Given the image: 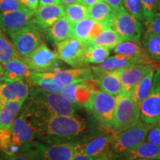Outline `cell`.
Here are the masks:
<instances>
[{"label":"cell","instance_id":"6da1fadb","mask_svg":"<svg viewBox=\"0 0 160 160\" xmlns=\"http://www.w3.org/2000/svg\"><path fill=\"white\" fill-rule=\"evenodd\" d=\"M32 122L37 128V135L49 144L79 141L77 139L87 128L85 119L76 114L53 116Z\"/></svg>","mask_w":160,"mask_h":160},{"label":"cell","instance_id":"7a4b0ae2","mask_svg":"<svg viewBox=\"0 0 160 160\" xmlns=\"http://www.w3.org/2000/svg\"><path fill=\"white\" fill-rule=\"evenodd\" d=\"M28 99L29 103L25 111L32 121H39L53 116L76 114L77 105L71 103L62 93L37 88Z\"/></svg>","mask_w":160,"mask_h":160},{"label":"cell","instance_id":"3957f363","mask_svg":"<svg viewBox=\"0 0 160 160\" xmlns=\"http://www.w3.org/2000/svg\"><path fill=\"white\" fill-rule=\"evenodd\" d=\"M152 125L139 120L131 127L113 132V139L108 154L110 159L114 160L119 156L145 140L148 131Z\"/></svg>","mask_w":160,"mask_h":160},{"label":"cell","instance_id":"277c9868","mask_svg":"<svg viewBox=\"0 0 160 160\" xmlns=\"http://www.w3.org/2000/svg\"><path fill=\"white\" fill-rule=\"evenodd\" d=\"M139 120H141L139 107L136 103L132 93L122 92L117 96V104L110 131H122L135 125Z\"/></svg>","mask_w":160,"mask_h":160},{"label":"cell","instance_id":"5b68a950","mask_svg":"<svg viewBox=\"0 0 160 160\" xmlns=\"http://www.w3.org/2000/svg\"><path fill=\"white\" fill-rule=\"evenodd\" d=\"M108 27L114 30L123 40L141 43L143 25L126 11L124 6L117 11L112 10Z\"/></svg>","mask_w":160,"mask_h":160},{"label":"cell","instance_id":"8992f818","mask_svg":"<svg viewBox=\"0 0 160 160\" xmlns=\"http://www.w3.org/2000/svg\"><path fill=\"white\" fill-rule=\"evenodd\" d=\"M117 104V97L99 90H93L84 107L91 112L99 122L111 130L113 113Z\"/></svg>","mask_w":160,"mask_h":160},{"label":"cell","instance_id":"52a82bcc","mask_svg":"<svg viewBox=\"0 0 160 160\" xmlns=\"http://www.w3.org/2000/svg\"><path fill=\"white\" fill-rule=\"evenodd\" d=\"M37 135V127L25 111L12 123L10 148L6 154H14L20 147L29 145Z\"/></svg>","mask_w":160,"mask_h":160},{"label":"cell","instance_id":"ba28073f","mask_svg":"<svg viewBox=\"0 0 160 160\" xmlns=\"http://www.w3.org/2000/svg\"><path fill=\"white\" fill-rule=\"evenodd\" d=\"M140 119L156 125L160 122V68L155 71L153 83L148 97L139 106Z\"/></svg>","mask_w":160,"mask_h":160},{"label":"cell","instance_id":"9c48e42d","mask_svg":"<svg viewBox=\"0 0 160 160\" xmlns=\"http://www.w3.org/2000/svg\"><path fill=\"white\" fill-rule=\"evenodd\" d=\"M88 45V43L74 38H69L56 42L57 53L59 59L73 68L88 66L85 59V53Z\"/></svg>","mask_w":160,"mask_h":160},{"label":"cell","instance_id":"30bf717a","mask_svg":"<svg viewBox=\"0 0 160 160\" xmlns=\"http://www.w3.org/2000/svg\"><path fill=\"white\" fill-rule=\"evenodd\" d=\"M42 31L34 24L9 35L18 53L24 59L31 55L43 43Z\"/></svg>","mask_w":160,"mask_h":160},{"label":"cell","instance_id":"8fae6325","mask_svg":"<svg viewBox=\"0 0 160 160\" xmlns=\"http://www.w3.org/2000/svg\"><path fill=\"white\" fill-rule=\"evenodd\" d=\"M79 148V141L71 142L37 145L28 151L37 160H71Z\"/></svg>","mask_w":160,"mask_h":160},{"label":"cell","instance_id":"7c38bea8","mask_svg":"<svg viewBox=\"0 0 160 160\" xmlns=\"http://www.w3.org/2000/svg\"><path fill=\"white\" fill-rule=\"evenodd\" d=\"M34 24V11L25 7L15 11L0 12V27L8 36Z\"/></svg>","mask_w":160,"mask_h":160},{"label":"cell","instance_id":"4fadbf2b","mask_svg":"<svg viewBox=\"0 0 160 160\" xmlns=\"http://www.w3.org/2000/svg\"><path fill=\"white\" fill-rule=\"evenodd\" d=\"M25 60L29 68L34 72H52L59 68L60 59L57 52L50 49L45 43H42Z\"/></svg>","mask_w":160,"mask_h":160},{"label":"cell","instance_id":"5bb4252c","mask_svg":"<svg viewBox=\"0 0 160 160\" xmlns=\"http://www.w3.org/2000/svg\"><path fill=\"white\" fill-rule=\"evenodd\" d=\"M113 136V132L103 133L88 139L79 141V149L88 157L99 158L105 155L108 156Z\"/></svg>","mask_w":160,"mask_h":160},{"label":"cell","instance_id":"9a60e30c","mask_svg":"<svg viewBox=\"0 0 160 160\" xmlns=\"http://www.w3.org/2000/svg\"><path fill=\"white\" fill-rule=\"evenodd\" d=\"M153 68L157 67L150 64L139 63L131 65L125 68L117 70L122 87V92L132 93L140 80Z\"/></svg>","mask_w":160,"mask_h":160},{"label":"cell","instance_id":"2e32d148","mask_svg":"<svg viewBox=\"0 0 160 160\" xmlns=\"http://www.w3.org/2000/svg\"><path fill=\"white\" fill-rule=\"evenodd\" d=\"M51 73L56 81L62 86L84 83L95 79L91 68L88 66L66 70L57 68L52 71Z\"/></svg>","mask_w":160,"mask_h":160},{"label":"cell","instance_id":"e0dca14e","mask_svg":"<svg viewBox=\"0 0 160 160\" xmlns=\"http://www.w3.org/2000/svg\"><path fill=\"white\" fill-rule=\"evenodd\" d=\"M106 24L87 17L72 24V38L88 43L108 28Z\"/></svg>","mask_w":160,"mask_h":160},{"label":"cell","instance_id":"ac0fdd59","mask_svg":"<svg viewBox=\"0 0 160 160\" xmlns=\"http://www.w3.org/2000/svg\"><path fill=\"white\" fill-rule=\"evenodd\" d=\"M34 16L36 25L44 31L64 17L65 11L62 4L39 6L34 11Z\"/></svg>","mask_w":160,"mask_h":160},{"label":"cell","instance_id":"d6986e66","mask_svg":"<svg viewBox=\"0 0 160 160\" xmlns=\"http://www.w3.org/2000/svg\"><path fill=\"white\" fill-rule=\"evenodd\" d=\"M29 94V86L23 80L3 82L0 85V102H25Z\"/></svg>","mask_w":160,"mask_h":160},{"label":"cell","instance_id":"ffe728a7","mask_svg":"<svg viewBox=\"0 0 160 160\" xmlns=\"http://www.w3.org/2000/svg\"><path fill=\"white\" fill-rule=\"evenodd\" d=\"M139 63L145 64L137 58L117 54L113 57H108L103 62L100 63L99 65L92 66L91 70L96 78L103 73L117 71V70L129 67L131 65Z\"/></svg>","mask_w":160,"mask_h":160},{"label":"cell","instance_id":"44dd1931","mask_svg":"<svg viewBox=\"0 0 160 160\" xmlns=\"http://www.w3.org/2000/svg\"><path fill=\"white\" fill-rule=\"evenodd\" d=\"M137 159L160 160V147L151 142L144 140L128 151L119 156L114 160H134Z\"/></svg>","mask_w":160,"mask_h":160},{"label":"cell","instance_id":"7402d4cb","mask_svg":"<svg viewBox=\"0 0 160 160\" xmlns=\"http://www.w3.org/2000/svg\"><path fill=\"white\" fill-rule=\"evenodd\" d=\"M2 66L4 82H16L26 79L32 71L22 57H16Z\"/></svg>","mask_w":160,"mask_h":160},{"label":"cell","instance_id":"603a6c76","mask_svg":"<svg viewBox=\"0 0 160 160\" xmlns=\"http://www.w3.org/2000/svg\"><path fill=\"white\" fill-rule=\"evenodd\" d=\"M113 50V52L117 54L137 58L141 60L143 63L150 64L158 68V65L148 54L145 48L142 45V43L124 40L122 42L118 44Z\"/></svg>","mask_w":160,"mask_h":160},{"label":"cell","instance_id":"cb8c5ba5","mask_svg":"<svg viewBox=\"0 0 160 160\" xmlns=\"http://www.w3.org/2000/svg\"><path fill=\"white\" fill-rule=\"evenodd\" d=\"M93 90L97 89L93 88V85H90L88 81L63 86L62 93L73 105L85 106Z\"/></svg>","mask_w":160,"mask_h":160},{"label":"cell","instance_id":"d4e9b609","mask_svg":"<svg viewBox=\"0 0 160 160\" xmlns=\"http://www.w3.org/2000/svg\"><path fill=\"white\" fill-rule=\"evenodd\" d=\"M26 79L28 83L44 91L60 93L62 92L63 86L60 85L56 81L53 77L51 72L39 73V72L31 71Z\"/></svg>","mask_w":160,"mask_h":160},{"label":"cell","instance_id":"484cf974","mask_svg":"<svg viewBox=\"0 0 160 160\" xmlns=\"http://www.w3.org/2000/svg\"><path fill=\"white\" fill-rule=\"evenodd\" d=\"M99 91L112 96L119 95L122 92L121 82L117 71L103 73L95 78Z\"/></svg>","mask_w":160,"mask_h":160},{"label":"cell","instance_id":"4316f807","mask_svg":"<svg viewBox=\"0 0 160 160\" xmlns=\"http://www.w3.org/2000/svg\"><path fill=\"white\" fill-rule=\"evenodd\" d=\"M25 102H0V130H11Z\"/></svg>","mask_w":160,"mask_h":160},{"label":"cell","instance_id":"83f0119b","mask_svg":"<svg viewBox=\"0 0 160 160\" xmlns=\"http://www.w3.org/2000/svg\"><path fill=\"white\" fill-rule=\"evenodd\" d=\"M46 31L49 39L55 43L58 42L72 38V23L64 16Z\"/></svg>","mask_w":160,"mask_h":160},{"label":"cell","instance_id":"f1b7e54d","mask_svg":"<svg viewBox=\"0 0 160 160\" xmlns=\"http://www.w3.org/2000/svg\"><path fill=\"white\" fill-rule=\"evenodd\" d=\"M157 68H153L151 71L148 72L132 91V96L139 107L145 99V98L148 97L150 91H151L152 83H153V75H154Z\"/></svg>","mask_w":160,"mask_h":160},{"label":"cell","instance_id":"f546056e","mask_svg":"<svg viewBox=\"0 0 160 160\" xmlns=\"http://www.w3.org/2000/svg\"><path fill=\"white\" fill-rule=\"evenodd\" d=\"M124 41L120 36L111 28L108 27L97 37L88 42V45L102 46L108 49H113L118 44Z\"/></svg>","mask_w":160,"mask_h":160},{"label":"cell","instance_id":"4dcf8cb0","mask_svg":"<svg viewBox=\"0 0 160 160\" xmlns=\"http://www.w3.org/2000/svg\"><path fill=\"white\" fill-rule=\"evenodd\" d=\"M112 9L104 1H100L88 7V17L94 21L105 23L108 26Z\"/></svg>","mask_w":160,"mask_h":160},{"label":"cell","instance_id":"1f68e13d","mask_svg":"<svg viewBox=\"0 0 160 160\" xmlns=\"http://www.w3.org/2000/svg\"><path fill=\"white\" fill-rule=\"evenodd\" d=\"M111 51L107 48L102 46L88 45L85 50V59L88 65H99L103 62L105 60L110 56Z\"/></svg>","mask_w":160,"mask_h":160},{"label":"cell","instance_id":"d6a6232c","mask_svg":"<svg viewBox=\"0 0 160 160\" xmlns=\"http://www.w3.org/2000/svg\"><path fill=\"white\" fill-rule=\"evenodd\" d=\"M141 43L151 59L160 66V35L143 36Z\"/></svg>","mask_w":160,"mask_h":160},{"label":"cell","instance_id":"836d02e7","mask_svg":"<svg viewBox=\"0 0 160 160\" xmlns=\"http://www.w3.org/2000/svg\"><path fill=\"white\" fill-rule=\"evenodd\" d=\"M65 16L72 24L88 17V7L83 4L75 2L63 5Z\"/></svg>","mask_w":160,"mask_h":160},{"label":"cell","instance_id":"e575fe53","mask_svg":"<svg viewBox=\"0 0 160 160\" xmlns=\"http://www.w3.org/2000/svg\"><path fill=\"white\" fill-rule=\"evenodd\" d=\"M21 57L16 50L14 45L5 37L0 35V65H3L10 60Z\"/></svg>","mask_w":160,"mask_h":160},{"label":"cell","instance_id":"d590c367","mask_svg":"<svg viewBox=\"0 0 160 160\" xmlns=\"http://www.w3.org/2000/svg\"><path fill=\"white\" fill-rule=\"evenodd\" d=\"M145 32L143 36L160 35V13L157 12L148 19L144 21Z\"/></svg>","mask_w":160,"mask_h":160},{"label":"cell","instance_id":"8d00e7d4","mask_svg":"<svg viewBox=\"0 0 160 160\" xmlns=\"http://www.w3.org/2000/svg\"><path fill=\"white\" fill-rule=\"evenodd\" d=\"M122 3L126 11L143 25V12L139 0H122Z\"/></svg>","mask_w":160,"mask_h":160},{"label":"cell","instance_id":"74e56055","mask_svg":"<svg viewBox=\"0 0 160 160\" xmlns=\"http://www.w3.org/2000/svg\"><path fill=\"white\" fill-rule=\"evenodd\" d=\"M143 12L144 21L148 19L157 12L159 0H139Z\"/></svg>","mask_w":160,"mask_h":160},{"label":"cell","instance_id":"f35d334b","mask_svg":"<svg viewBox=\"0 0 160 160\" xmlns=\"http://www.w3.org/2000/svg\"><path fill=\"white\" fill-rule=\"evenodd\" d=\"M145 140L156 144L160 147V127L158 124L151 126V128L148 131Z\"/></svg>","mask_w":160,"mask_h":160},{"label":"cell","instance_id":"ab89813d","mask_svg":"<svg viewBox=\"0 0 160 160\" xmlns=\"http://www.w3.org/2000/svg\"><path fill=\"white\" fill-rule=\"evenodd\" d=\"M22 7L19 0H0V12L15 11Z\"/></svg>","mask_w":160,"mask_h":160},{"label":"cell","instance_id":"60d3db41","mask_svg":"<svg viewBox=\"0 0 160 160\" xmlns=\"http://www.w3.org/2000/svg\"><path fill=\"white\" fill-rule=\"evenodd\" d=\"M0 160H37V159L33 153L28 151V153L22 154H7L2 157Z\"/></svg>","mask_w":160,"mask_h":160},{"label":"cell","instance_id":"b9f144b4","mask_svg":"<svg viewBox=\"0 0 160 160\" xmlns=\"http://www.w3.org/2000/svg\"><path fill=\"white\" fill-rule=\"evenodd\" d=\"M23 7L34 11L39 7V0H19Z\"/></svg>","mask_w":160,"mask_h":160},{"label":"cell","instance_id":"7bdbcfd3","mask_svg":"<svg viewBox=\"0 0 160 160\" xmlns=\"http://www.w3.org/2000/svg\"><path fill=\"white\" fill-rule=\"evenodd\" d=\"M98 159L99 158L88 157V156L85 155V153H82L79 149H78L72 157L71 160H98Z\"/></svg>","mask_w":160,"mask_h":160},{"label":"cell","instance_id":"ee69618b","mask_svg":"<svg viewBox=\"0 0 160 160\" xmlns=\"http://www.w3.org/2000/svg\"><path fill=\"white\" fill-rule=\"evenodd\" d=\"M113 11H117L123 6L122 0H103Z\"/></svg>","mask_w":160,"mask_h":160},{"label":"cell","instance_id":"f6af8a7d","mask_svg":"<svg viewBox=\"0 0 160 160\" xmlns=\"http://www.w3.org/2000/svg\"><path fill=\"white\" fill-rule=\"evenodd\" d=\"M53 4H61L60 0H39V6H44Z\"/></svg>","mask_w":160,"mask_h":160},{"label":"cell","instance_id":"bcb514c9","mask_svg":"<svg viewBox=\"0 0 160 160\" xmlns=\"http://www.w3.org/2000/svg\"><path fill=\"white\" fill-rule=\"evenodd\" d=\"M100 1H103V0H83V5L87 6V7H90V6L94 5L95 3Z\"/></svg>","mask_w":160,"mask_h":160},{"label":"cell","instance_id":"7dc6e473","mask_svg":"<svg viewBox=\"0 0 160 160\" xmlns=\"http://www.w3.org/2000/svg\"><path fill=\"white\" fill-rule=\"evenodd\" d=\"M60 2H61V4L62 5H68V4H71V3L78 2L77 0H60Z\"/></svg>","mask_w":160,"mask_h":160},{"label":"cell","instance_id":"c3c4849f","mask_svg":"<svg viewBox=\"0 0 160 160\" xmlns=\"http://www.w3.org/2000/svg\"><path fill=\"white\" fill-rule=\"evenodd\" d=\"M4 82L3 80V69H2V66L0 65V85L2 84Z\"/></svg>","mask_w":160,"mask_h":160},{"label":"cell","instance_id":"681fc988","mask_svg":"<svg viewBox=\"0 0 160 160\" xmlns=\"http://www.w3.org/2000/svg\"><path fill=\"white\" fill-rule=\"evenodd\" d=\"M98 160H111V159H110L108 156L105 155V156H102V157H99V159H98Z\"/></svg>","mask_w":160,"mask_h":160},{"label":"cell","instance_id":"f907efd6","mask_svg":"<svg viewBox=\"0 0 160 160\" xmlns=\"http://www.w3.org/2000/svg\"><path fill=\"white\" fill-rule=\"evenodd\" d=\"M157 12H159L160 13V0H159V2H158L157 5Z\"/></svg>","mask_w":160,"mask_h":160},{"label":"cell","instance_id":"816d5d0a","mask_svg":"<svg viewBox=\"0 0 160 160\" xmlns=\"http://www.w3.org/2000/svg\"><path fill=\"white\" fill-rule=\"evenodd\" d=\"M78 2L79 3H81V4H83V0H77Z\"/></svg>","mask_w":160,"mask_h":160},{"label":"cell","instance_id":"f5cc1de1","mask_svg":"<svg viewBox=\"0 0 160 160\" xmlns=\"http://www.w3.org/2000/svg\"><path fill=\"white\" fill-rule=\"evenodd\" d=\"M134 160H152V159H137Z\"/></svg>","mask_w":160,"mask_h":160},{"label":"cell","instance_id":"db71d44e","mask_svg":"<svg viewBox=\"0 0 160 160\" xmlns=\"http://www.w3.org/2000/svg\"><path fill=\"white\" fill-rule=\"evenodd\" d=\"M2 34H3V33H2V29H1V27H0V35H2Z\"/></svg>","mask_w":160,"mask_h":160},{"label":"cell","instance_id":"11a10c76","mask_svg":"<svg viewBox=\"0 0 160 160\" xmlns=\"http://www.w3.org/2000/svg\"><path fill=\"white\" fill-rule=\"evenodd\" d=\"M158 125H159V127H160V122H159V124H158Z\"/></svg>","mask_w":160,"mask_h":160}]
</instances>
